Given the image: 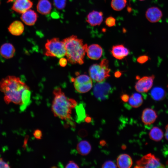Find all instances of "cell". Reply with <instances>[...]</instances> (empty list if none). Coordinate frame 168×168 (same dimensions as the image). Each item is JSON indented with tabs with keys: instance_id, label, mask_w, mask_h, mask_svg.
<instances>
[{
	"instance_id": "cell-17",
	"label": "cell",
	"mask_w": 168,
	"mask_h": 168,
	"mask_svg": "<svg viewBox=\"0 0 168 168\" xmlns=\"http://www.w3.org/2000/svg\"><path fill=\"white\" fill-rule=\"evenodd\" d=\"M15 52L14 46L10 43H5L2 44L0 48V53L1 56L6 59L12 58Z\"/></svg>"
},
{
	"instance_id": "cell-11",
	"label": "cell",
	"mask_w": 168,
	"mask_h": 168,
	"mask_svg": "<svg viewBox=\"0 0 168 168\" xmlns=\"http://www.w3.org/2000/svg\"><path fill=\"white\" fill-rule=\"evenodd\" d=\"M161 10L157 7H152L148 8L146 12V17L147 20L152 23L160 21L162 16Z\"/></svg>"
},
{
	"instance_id": "cell-39",
	"label": "cell",
	"mask_w": 168,
	"mask_h": 168,
	"mask_svg": "<svg viewBox=\"0 0 168 168\" xmlns=\"http://www.w3.org/2000/svg\"><path fill=\"white\" fill-rule=\"evenodd\" d=\"M100 144L102 146H104L106 142L104 141H101L100 142Z\"/></svg>"
},
{
	"instance_id": "cell-8",
	"label": "cell",
	"mask_w": 168,
	"mask_h": 168,
	"mask_svg": "<svg viewBox=\"0 0 168 168\" xmlns=\"http://www.w3.org/2000/svg\"><path fill=\"white\" fill-rule=\"evenodd\" d=\"M113 91V88L110 85L103 81L95 84L93 93L96 98L100 101L108 99Z\"/></svg>"
},
{
	"instance_id": "cell-23",
	"label": "cell",
	"mask_w": 168,
	"mask_h": 168,
	"mask_svg": "<svg viewBox=\"0 0 168 168\" xmlns=\"http://www.w3.org/2000/svg\"><path fill=\"white\" fill-rule=\"evenodd\" d=\"M149 135L151 139L158 142L162 139L164 134L161 129L157 127H154L150 130Z\"/></svg>"
},
{
	"instance_id": "cell-42",
	"label": "cell",
	"mask_w": 168,
	"mask_h": 168,
	"mask_svg": "<svg viewBox=\"0 0 168 168\" xmlns=\"http://www.w3.org/2000/svg\"><path fill=\"white\" fill-rule=\"evenodd\" d=\"M140 1H144V0H139Z\"/></svg>"
},
{
	"instance_id": "cell-10",
	"label": "cell",
	"mask_w": 168,
	"mask_h": 168,
	"mask_svg": "<svg viewBox=\"0 0 168 168\" xmlns=\"http://www.w3.org/2000/svg\"><path fill=\"white\" fill-rule=\"evenodd\" d=\"M33 5V3L30 0H15L12 9L19 13H24L30 9Z\"/></svg>"
},
{
	"instance_id": "cell-25",
	"label": "cell",
	"mask_w": 168,
	"mask_h": 168,
	"mask_svg": "<svg viewBox=\"0 0 168 168\" xmlns=\"http://www.w3.org/2000/svg\"><path fill=\"white\" fill-rule=\"evenodd\" d=\"M165 95V93L163 89L159 87L154 88L151 92V96L152 98L156 101L163 99Z\"/></svg>"
},
{
	"instance_id": "cell-41",
	"label": "cell",
	"mask_w": 168,
	"mask_h": 168,
	"mask_svg": "<svg viewBox=\"0 0 168 168\" xmlns=\"http://www.w3.org/2000/svg\"><path fill=\"white\" fill-rule=\"evenodd\" d=\"M13 0H8V1L9 2H10V1H12Z\"/></svg>"
},
{
	"instance_id": "cell-9",
	"label": "cell",
	"mask_w": 168,
	"mask_h": 168,
	"mask_svg": "<svg viewBox=\"0 0 168 168\" xmlns=\"http://www.w3.org/2000/svg\"><path fill=\"white\" fill-rule=\"evenodd\" d=\"M155 76L154 75L144 76L140 78L136 83L135 88L139 93L148 92L152 87Z\"/></svg>"
},
{
	"instance_id": "cell-1",
	"label": "cell",
	"mask_w": 168,
	"mask_h": 168,
	"mask_svg": "<svg viewBox=\"0 0 168 168\" xmlns=\"http://www.w3.org/2000/svg\"><path fill=\"white\" fill-rule=\"evenodd\" d=\"M29 88L19 77L15 76H7L0 82V91L4 93V100L7 104L12 102L21 105L23 92Z\"/></svg>"
},
{
	"instance_id": "cell-40",
	"label": "cell",
	"mask_w": 168,
	"mask_h": 168,
	"mask_svg": "<svg viewBox=\"0 0 168 168\" xmlns=\"http://www.w3.org/2000/svg\"><path fill=\"white\" fill-rule=\"evenodd\" d=\"M120 73L119 72H116L115 73V76L116 77H119L120 75Z\"/></svg>"
},
{
	"instance_id": "cell-13",
	"label": "cell",
	"mask_w": 168,
	"mask_h": 168,
	"mask_svg": "<svg viewBox=\"0 0 168 168\" xmlns=\"http://www.w3.org/2000/svg\"><path fill=\"white\" fill-rule=\"evenodd\" d=\"M86 53L89 58L93 60H98L101 57L103 50L99 45L93 44L87 47Z\"/></svg>"
},
{
	"instance_id": "cell-6",
	"label": "cell",
	"mask_w": 168,
	"mask_h": 168,
	"mask_svg": "<svg viewBox=\"0 0 168 168\" xmlns=\"http://www.w3.org/2000/svg\"><path fill=\"white\" fill-rule=\"evenodd\" d=\"M71 80L75 90L79 93H86L92 88V79L86 75H79L75 78H72Z\"/></svg>"
},
{
	"instance_id": "cell-34",
	"label": "cell",
	"mask_w": 168,
	"mask_h": 168,
	"mask_svg": "<svg viewBox=\"0 0 168 168\" xmlns=\"http://www.w3.org/2000/svg\"><path fill=\"white\" fill-rule=\"evenodd\" d=\"M9 165L0 158V168H10Z\"/></svg>"
},
{
	"instance_id": "cell-12",
	"label": "cell",
	"mask_w": 168,
	"mask_h": 168,
	"mask_svg": "<svg viewBox=\"0 0 168 168\" xmlns=\"http://www.w3.org/2000/svg\"><path fill=\"white\" fill-rule=\"evenodd\" d=\"M157 117L155 110L151 108H146L142 111L141 119L144 124L150 125L155 122Z\"/></svg>"
},
{
	"instance_id": "cell-29",
	"label": "cell",
	"mask_w": 168,
	"mask_h": 168,
	"mask_svg": "<svg viewBox=\"0 0 168 168\" xmlns=\"http://www.w3.org/2000/svg\"><path fill=\"white\" fill-rule=\"evenodd\" d=\"M102 168H117V165L111 161H106L102 165Z\"/></svg>"
},
{
	"instance_id": "cell-26",
	"label": "cell",
	"mask_w": 168,
	"mask_h": 168,
	"mask_svg": "<svg viewBox=\"0 0 168 168\" xmlns=\"http://www.w3.org/2000/svg\"><path fill=\"white\" fill-rule=\"evenodd\" d=\"M126 2V0H112L111 5L114 10L119 11L125 7Z\"/></svg>"
},
{
	"instance_id": "cell-24",
	"label": "cell",
	"mask_w": 168,
	"mask_h": 168,
	"mask_svg": "<svg viewBox=\"0 0 168 168\" xmlns=\"http://www.w3.org/2000/svg\"><path fill=\"white\" fill-rule=\"evenodd\" d=\"M30 96L31 91L30 88L26 89L23 91L22 96V104L20 107L21 111L24 110L30 104Z\"/></svg>"
},
{
	"instance_id": "cell-31",
	"label": "cell",
	"mask_w": 168,
	"mask_h": 168,
	"mask_svg": "<svg viewBox=\"0 0 168 168\" xmlns=\"http://www.w3.org/2000/svg\"><path fill=\"white\" fill-rule=\"evenodd\" d=\"M33 135L34 137L36 139H40L42 136V131L40 129H36L34 131Z\"/></svg>"
},
{
	"instance_id": "cell-2",
	"label": "cell",
	"mask_w": 168,
	"mask_h": 168,
	"mask_svg": "<svg viewBox=\"0 0 168 168\" xmlns=\"http://www.w3.org/2000/svg\"><path fill=\"white\" fill-rule=\"evenodd\" d=\"M53 94L51 109L54 116L62 119L70 120L72 109L77 105L76 101L68 98L59 87L54 89Z\"/></svg>"
},
{
	"instance_id": "cell-36",
	"label": "cell",
	"mask_w": 168,
	"mask_h": 168,
	"mask_svg": "<svg viewBox=\"0 0 168 168\" xmlns=\"http://www.w3.org/2000/svg\"><path fill=\"white\" fill-rule=\"evenodd\" d=\"M129 97L126 94H123L121 96V100L124 102H127L128 101Z\"/></svg>"
},
{
	"instance_id": "cell-33",
	"label": "cell",
	"mask_w": 168,
	"mask_h": 168,
	"mask_svg": "<svg viewBox=\"0 0 168 168\" xmlns=\"http://www.w3.org/2000/svg\"><path fill=\"white\" fill-rule=\"evenodd\" d=\"M65 167L68 168H79L78 165L73 161H70L66 165Z\"/></svg>"
},
{
	"instance_id": "cell-32",
	"label": "cell",
	"mask_w": 168,
	"mask_h": 168,
	"mask_svg": "<svg viewBox=\"0 0 168 168\" xmlns=\"http://www.w3.org/2000/svg\"><path fill=\"white\" fill-rule=\"evenodd\" d=\"M148 59V57L146 55H143L139 57L138 59V62L141 64L143 63L146 61H147Z\"/></svg>"
},
{
	"instance_id": "cell-3",
	"label": "cell",
	"mask_w": 168,
	"mask_h": 168,
	"mask_svg": "<svg viewBox=\"0 0 168 168\" xmlns=\"http://www.w3.org/2000/svg\"><path fill=\"white\" fill-rule=\"evenodd\" d=\"M62 41L65 47L66 56L69 63L72 64H83L87 44H84L82 40L74 35L64 39Z\"/></svg>"
},
{
	"instance_id": "cell-4",
	"label": "cell",
	"mask_w": 168,
	"mask_h": 168,
	"mask_svg": "<svg viewBox=\"0 0 168 168\" xmlns=\"http://www.w3.org/2000/svg\"><path fill=\"white\" fill-rule=\"evenodd\" d=\"M110 69L109 67L108 61L102 59L99 64H94L89 69L90 77L94 81L99 82L104 81L110 76Z\"/></svg>"
},
{
	"instance_id": "cell-35",
	"label": "cell",
	"mask_w": 168,
	"mask_h": 168,
	"mask_svg": "<svg viewBox=\"0 0 168 168\" xmlns=\"http://www.w3.org/2000/svg\"><path fill=\"white\" fill-rule=\"evenodd\" d=\"M68 60L67 59L61 58L59 60V64L60 66L62 67H64L66 66L67 64Z\"/></svg>"
},
{
	"instance_id": "cell-20",
	"label": "cell",
	"mask_w": 168,
	"mask_h": 168,
	"mask_svg": "<svg viewBox=\"0 0 168 168\" xmlns=\"http://www.w3.org/2000/svg\"><path fill=\"white\" fill-rule=\"evenodd\" d=\"M52 9V5L49 0H39L37 6V11L43 15L49 14Z\"/></svg>"
},
{
	"instance_id": "cell-38",
	"label": "cell",
	"mask_w": 168,
	"mask_h": 168,
	"mask_svg": "<svg viewBox=\"0 0 168 168\" xmlns=\"http://www.w3.org/2000/svg\"><path fill=\"white\" fill-rule=\"evenodd\" d=\"M85 120L86 122L88 123L91 121V118L89 116H86L85 119Z\"/></svg>"
},
{
	"instance_id": "cell-21",
	"label": "cell",
	"mask_w": 168,
	"mask_h": 168,
	"mask_svg": "<svg viewBox=\"0 0 168 168\" xmlns=\"http://www.w3.org/2000/svg\"><path fill=\"white\" fill-rule=\"evenodd\" d=\"M77 150L78 153L82 156L88 155L91 150V146L88 142L82 140L77 145Z\"/></svg>"
},
{
	"instance_id": "cell-19",
	"label": "cell",
	"mask_w": 168,
	"mask_h": 168,
	"mask_svg": "<svg viewBox=\"0 0 168 168\" xmlns=\"http://www.w3.org/2000/svg\"><path fill=\"white\" fill-rule=\"evenodd\" d=\"M8 29L12 35L15 36H19L23 33L24 27L21 22L16 21L13 22L9 25Z\"/></svg>"
},
{
	"instance_id": "cell-22",
	"label": "cell",
	"mask_w": 168,
	"mask_h": 168,
	"mask_svg": "<svg viewBox=\"0 0 168 168\" xmlns=\"http://www.w3.org/2000/svg\"><path fill=\"white\" fill-rule=\"evenodd\" d=\"M128 102L130 106L133 107L137 108L142 105L143 100L140 94L135 93L129 97Z\"/></svg>"
},
{
	"instance_id": "cell-5",
	"label": "cell",
	"mask_w": 168,
	"mask_h": 168,
	"mask_svg": "<svg viewBox=\"0 0 168 168\" xmlns=\"http://www.w3.org/2000/svg\"><path fill=\"white\" fill-rule=\"evenodd\" d=\"M44 54L48 56L61 58L66 56V50L62 41L54 38L48 40L45 45Z\"/></svg>"
},
{
	"instance_id": "cell-14",
	"label": "cell",
	"mask_w": 168,
	"mask_h": 168,
	"mask_svg": "<svg viewBox=\"0 0 168 168\" xmlns=\"http://www.w3.org/2000/svg\"><path fill=\"white\" fill-rule=\"evenodd\" d=\"M111 51L113 57L119 60L124 58L129 53V50L123 45L113 46Z\"/></svg>"
},
{
	"instance_id": "cell-7",
	"label": "cell",
	"mask_w": 168,
	"mask_h": 168,
	"mask_svg": "<svg viewBox=\"0 0 168 168\" xmlns=\"http://www.w3.org/2000/svg\"><path fill=\"white\" fill-rule=\"evenodd\" d=\"M135 168H164V165L160 162V160L154 155L148 153L143 156L136 162Z\"/></svg>"
},
{
	"instance_id": "cell-15",
	"label": "cell",
	"mask_w": 168,
	"mask_h": 168,
	"mask_svg": "<svg viewBox=\"0 0 168 168\" xmlns=\"http://www.w3.org/2000/svg\"><path fill=\"white\" fill-rule=\"evenodd\" d=\"M103 15L101 12L93 11L87 15L86 21L92 26L99 25L103 21Z\"/></svg>"
},
{
	"instance_id": "cell-37",
	"label": "cell",
	"mask_w": 168,
	"mask_h": 168,
	"mask_svg": "<svg viewBox=\"0 0 168 168\" xmlns=\"http://www.w3.org/2000/svg\"><path fill=\"white\" fill-rule=\"evenodd\" d=\"M165 130V136L166 139L168 141V124L166 126Z\"/></svg>"
},
{
	"instance_id": "cell-27",
	"label": "cell",
	"mask_w": 168,
	"mask_h": 168,
	"mask_svg": "<svg viewBox=\"0 0 168 168\" xmlns=\"http://www.w3.org/2000/svg\"><path fill=\"white\" fill-rule=\"evenodd\" d=\"M76 109L79 120L82 121L84 120L86 116L85 115V110L83 105L82 104L79 105L76 107Z\"/></svg>"
},
{
	"instance_id": "cell-30",
	"label": "cell",
	"mask_w": 168,
	"mask_h": 168,
	"mask_svg": "<svg viewBox=\"0 0 168 168\" xmlns=\"http://www.w3.org/2000/svg\"><path fill=\"white\" fill-rule=\"evenodd\" d=\"M115 19L112 17H109L107 18L105 21L106 25L109 27L113 26L115 24Z\"/></svg>"
},
{
	"instance_id": "cell-43",
	"label": "cell",
	"mask_w": 168,
	"mask_h": 168,
	"mask_svg": "<svg viewBox=\"0 0 168 168\" xmlns=\"http://www.w3.org/2000/svg\"><path fill=\"white\" fill-rule=\"evenodd\" d=\"M168 87V86H167Z\"/></svg>"
},
{
	"instance_id": "cell-28",
	"label": "cell",
	"mask_w": 168,
	"mask_h": 168,
	"mask_svg": "<svg viewBox=\"0 0 168 168\" xmlns=\"http://www.w3.org/2000/svg\"><path fill=\"white\" fill-rule=\"evenodd\" d=\"M54 4L57 9L62 10L65 6L66 0H54Z\"/></svg>"
},
{
	"instance_id": "cell-16",
	"label": "cell",
	"mask_w": 168,
	"mask_h": 168,
	"mask_svg": "<svg viewBox=\"0 0 168 168\" xmlns=\"http://www.w3.org/2000/svg\"><path fill=\"white\" fill-rule=\"evenodd\" d=\"M37 17V13L34 11L29 9L22 14L21 18L26 24L32 26L35 23Z\"/></svg>"
},
{
	"instance_id": "cell-18",
	"label": "cell",
	"mask_w": 168,
	"mask_h": 168,
	"mask_svg": "<svg viewBox=\"0 0 168 168\" xmlns=\"http://www.w3.org/2000/svg\"><path fill=\"white\" fill-rule=\"evenodd\" d=\"M118 167L120 168H129L133 164V161L131 156L126 154H121L117 159Z\"/></svg>"
}]
</instances>
